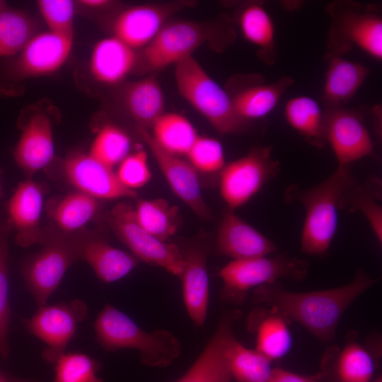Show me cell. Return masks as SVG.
<instances>
[{"mask_svg": "<svg viewBox=\"0 0 382 382\" xmlns=\"http://www.w3.org/2000/svg\"><path fill=\"white\" fill-rule=\"evenodd\" d=\"M377 280L359 271L347 284L308 292L289 291L273 283L256 288L253 301L299 323L317 339L327 342L334 338L347 308Z\"/></svg>", "mask_w": 382, "mask_h": 382, "instance_id": "6da1fadb", "label": "cell"}, {"mask_svg": "<svg viewBox=\"0 0 382 382\" xmlns=\"http://www.w3.org/2000/svg\"><path fill=\"white\" fill-rule=\"evenodd\" d=\"M350 166H340L320 183L307 189L289 187V201L305 209L301 236V252L323 255L328 250L338 224V211L345 194L357 183Z\"/></svg>", "mask_w": 382, "mask_h": 382, "instance_id": "7a4b0ae2", "label": "cell"}, {"mask_svg": "<svg viewBox=\"0 0 382 382\" xmlns=\"http://www.w3.org/2000/svg\"><path fill=\"white\" fill-rule=\"evenodd\" d=\"M94 330L104 349L137 350L141 361L149 366H167L180 354V343L173 333L166 330L146 332L110 304H106L98 316Z\"/></svg>", "mask_w": 382, "mask_h": 382, "instance_id": "3957f363", "label": "cell"}, {"mask_svg": "<svg viewBox=\"0 0 382 382\" xmlns=\"http://www.w3.org/2000/svg\"><path fill=\"white\" fill-rule=\"evenodd\" d=\"M180 94L221 134L241 131L245 124L236 114L231 95L192 57L175 65Z\"/></svg>", "mask_w": 382, "mask_h": 382, "instance_id": "277c9868", "label": "cell"}, {"mask_svg": "<svg viewBox=\"0 0 382 382\" xmlns=\"http://www.w3.org/2000/svg\"><path fill=\"white\" fill-rule=\"evenodd\" d=\"M83 233L66 235L59 231H44L40 242L43 248L25 260L22 274L38 307L46 304L68 269L81 260Z\"/></svg>", "mask_w": 382, "mask_h": 382, "instance_id": "5b68a950", "label": "cell"}, {"mask_svg": "<svg viewBox=\"0 0 382 382\" xmlns=\"http://www.w3.org/2000/svg\"><path fill=\"white\" fill-rule=\"evenodd\" d=\"M332 18L325 56H341L357 46L373 58L382 59V19L372 8L337 1L328 5Z\"/></svg>", "mask_w": 382, "mask_h": 382, "instance_id": "8992f818", "label": "cell"}, {"mask_svg": "<svg viewBox=\"0 0 382 382\" xmlns=\"http://www.w3.org/2000/svg\"><path fill=\"white\" fill-rule=\"evenodd\" d=\"M308 268L306 260L286 255L233 260L219 272L224 283L221 296L225 301L238 303L252 288L273 284L282 278L301 280Z\"/></svg>", "mask_w": 382, "mask_h": 382, "instance_id": "52a82bcc", "label": "cell"}, {"mask_svg": "<svg viewBox=\"0 0 382 382\" xmlns=\"http://www.w3.org/2000/svg\"><path fill=\"white\" fill-rule=\"evenodd\" d=\"M105 219L115 236L138 260L181 277L184 260L180 248L145 230L137 221L130 205L117 204L105 214Z\"/></svg>", "mask_w": 382, "mask_h": 382, "instance_id": "ba28073f", "label": "cell"}, {"mask_svg": "<svg viewBox=\"0 0 382 382\" xmlns=\"http://www.w3.org/2000/svg\"><path fill=\"white\" fill-rule=\"evenodd\" d=\"M216 30L192 21L167 22L143 49L138 62L146 72L160 71L192 56L211 38L219 37Z\"/></svg>", "mask_w": 382, "mask_h": 382, "instance_id": "9c48e42d", "label": "cell"}, {"mask_svg": "<svg viewBox=\"0 0 382 382\" xmlns=\"http://www.w3.org/2000/svg\"><path fill=\"white\" fill-rule=\"evenodd\" d=\"M277 161L271 147H257L247 155L226 164L219 174L221 196L230 210L252 199L277 173Z\"/></svg>", "mask_w": 382, "mask_h": 382, "instance_id": "30bf717a", "label": "cell"}, {"mask_svg": "<svg viewBox=\"0 0 382 382\" xmlns=\"http://www.w3.org/2000/svg\"><path fill=\"white\" fill-rule=\"evenodd\" d=\"M87 314L86 304L76 299L68 303L40 306L31 318L24 319L23 323L30 333L45 343L42 358L54 364L64 353L78 324Z\"/></svg>", "mask_w": 382, "mask_h": 382, "instance_id": "8fae6325", "label": "cell"}, {"mask_svg": "<svg viewBox=\"0 0 382 382\" xmlns=\"http://www.w3.org/2000/svg\"><path fill=\"white\" fill-rule=\"evenodd\" d=\"M325 139L338 166H350L364 157L373 155L374 143L362 117L344 106H325Z\"/></svg>", "mask_w": 382, "mask_h": 382, "instance_id": "7c38bea8", "label": "cell"}, {"mask_svg": "<svg viewBox=\"0 0 382 382\" xmlns=\"http://www.w3.org/2000/svg\"><path fill=\"white\" fill-rule=\"evenodd\" d=\"M62 173L76 191L98 200L134 197L137 193L125 187L113 169L88 153L70 154L62 164Z\"/></svg>", "mask_w": 382, "mask_h": 382, "instance_id": "4fadbf2b", "label": "cell"}, {"mask_svg": "<svg viewBox=\"0 0 382 382\" xmlns=\"http://www.w3.org/2000/svg\"><path fill=\"white\" fill-rule=\"evenodd\" d=\"M73 37L47 31L36 33L17 54L9 68V76L25 79L53 74L68 59Z\"/></svg>", "mask_w": 382, "mask_h": 382, "instance_id": "5bb4252c", "label": "cell"}, {"mask_svg": "<svg viewBox=\"0 0 382 382\" xmlns=\"http://www.w3.org/2000/svg\"><path fill=\"white\" fill-rule=\"evenodd\" d=\"M137 132L175 195L199 218L208 219L210 212L203 199L195 168L179 156L159 146L148 129L137 128Z\"/></svg>", "mask_w": 382, "mask_h": 382, "instance_id": "9a60e30c", "label": "cell"}, {"mask_svg": "<svg viewBox=\"0 0 382 382\" xmlns=\"http://www.w3.org/2000/svg\"><path fill=\"white\" fill-rule=\"evenodd\" d=\"M238 311L221 316L212 337L188 371L175 382H231L228 350L235 338L233 325Z\"/></svg>", "mask_w": 382, "mask_h": 382, "instance_id": "2e32d148", "label": "cell"}, {"mask_svg": "<svg viewBox=\"0 0 382 382\" xmlns=\"http://www.w3.org/2000/svg\"><path fill=\"white\" fill-rule=\"evenodd\" d=\"M43 190L31 178L18 184L8 201V225L16 231V242L21 247L40 243L44 231L40 228L43 209Z\"/></svg>", "mask_w": 382, "mask_h": 382, "instance_id": "e0dca14e", "label": "cell"}, {"mask_svg": "<svg viewBox=\"0 0 382 382\" xmlns=\"http://www.w3.org/2000/svg\"><path fill=\"white\" fill-rule=\"evenodd\" d=\"M178 8L177 4H142L123 10L112 24L115 37L134 50L143 49Z\"/></svg>", "mask_w": 382, "mask_h": 382, "instance_id": "ac0fdd59", "label": "cell"}, {"mask_svg": "<svg viewBox=\"0 0 382 382\" xmlns=\"http://www.w3.org/2000/svg\"><path fill=\"white\" fill-rule=\"evenodd\" d=\"M322 369L325 381L372 382L376 361L370 351L358 342L356 333H352L342 347L327 350Z\"/></svg>", "mask_w": 382, "mask_h": 382, "instance_id": "d6986e66", "label": "cell"}, {"mask_svg": "<svg viewBox=\"0 0 382 382\" xmlns=\"http://www.w3.org/2000/svg\"><path fill=\"white\" fill-rule=\"evenodd\" d=\"M54 156L53 129L50 117L44 112L35 113L22 127L13 149V158L28 178L42 170Z\"/></svg>", "mask_w": 382, "mask_h": 382, "instance_id": "ffe728a7", "label": "cell"}, {"mask_svg": "<svg viewBox=\"0 0 382 382\" xmlns=\"http://www.w3.org/2000/svg\"><path fill=\"white\" fill-rule=\"evenodd\" d=\"M216 245L219 252L233 260L267 256L276 250L275 244L230 210L219 225Z\"/></svg>", "mask_w": 382, "mask_h": 382, "instance_id": "44dd1931", "label": "cell"}, {"mask_svg": "<svg viewBox=\"0 0 382 382\" xmlns=\"http://www.w3.org/2000/svg\"><path fill=\"white\" fill-rule=\"evenodd\" d=\"M80 257L105 283L123 278L139 263L134 255L112 246L99 236L86 232L81 240Z\"/></svg>", "mask_w": 382, "mask_h": 382, "instance_id": "7402d4cb", "label": "cell"}, {"mask_svg": "<svg viewBox=\"0 0 382 382\" xmlns=\"http://www.w3.org/2000/svg\"><path fill=\"white\" fill-rule=\"evenodd\" d=\"M137 50L115 36L103 38L94 45L89 61L92 76L105 85L121 82L138 64Z\"/></svg>", "mask_w": 382, "mask_h": 382, "instance_id": "603a6c76", "label": "cell"}, {"mask_svg": "<svg viewBox=\"0 0 382 382\" xmlns=\"http://www.w3.org/2000/svg\"><path fill=\"white\" fill-rule=\"evenodd\" d=\"M182 253L184 268L180 278L185 305L195 326L202 327L207 315L209 295L207 255L201 248H191Z\"/></svg>", "mask_w": 382, "mask_h": 382, "instance_id": "cb8c5ba5", "label": "cell"}, {"mask_svg": "<svg viewBox=\"0 0 382 382\" xmlns=\"http://www.w3.org/2000/svg\"><path fill=\"white\" fill-rule=\"evenodd\" d=\"M328 68L323 98L325 106H344L357 93L369 74L366 66L342 58L325 56Z\"/></svg>", "mask_w": 382, "mask_h": 382, "instance_id": "d4e9b609", "label": "cell"}, {"mask_svg": "<svg viewBox=\"0 0 382 382\" xmlns=\"http://www.w3.org/2000/svg\"><path fill=\"white\" fill-rule=\"evenodd\" d=\"M122 99L126 110L137 128L148 129L164 113L163 92L152 75L127 84Z\"/></svg>", "mask_w": 382, "mask_h": 382, "instance_id": "484cf974", "label": "cell"}, {"mask_svg": "<svg viewBox=\"0 0 382 382\" xmlns=\"http://www.w3.org/2000/svg\"><path fill=\"white\" fill-rule=\"evenodd\" d=\"M294 83L287 76L270 83H254L231 96L235 111L244 122L267 115L277 105L282 96Z\"/></svg>", "mask_w": 382, "mask_h": 382, "instance_id": "4316f807", "label": "cell"}, {"mask_svg": "<svg viewBox=\"0 0 382 382\" xmlns=\"http://www.w3.org/2000/svg\"><path fill=\"white\" fill-rule=\"evenodd\" d=\"M256 331V349L271 361L284 357L292 345L287 321L278 312L270 308L260 309L251 316Z\"/></svg>", "mask_w": 382, "mask_h": 382, "instance_id": "83f0119b", "label": "cell"}, {"mask_svg": "<svg viewBox=\"0 0 382 382\" xmlns=\"http://www.w3.org/2000/svg\"><path fill=\"white\" fill-rule=\"evenodd\" d=\"M99 201L75 191L52 202L49 207V215L59 232L76 234L96 216L100 209Z\"/></svg>", "mask_w": 382, "mask_h": 382, "instance_id": "f1b7e54d", "label": "cell"}, {"mask_svg": "<svg viewBox=\"0 0 382 382\" xmlns=\"http://www.w3.org/2000/svg\"><path fill=\"white\" fill-rule=\"evenodd\" d=\"M288 124L311 145L323 147L326 143L325 112L316 100L308 96L291 98L284 108Z\"/></svg>", "mask_w": 382, "mask_h": 382, "instance_id": "f546056e", "label": "cell"}, {"mask_svg": "<svg viewBox=\"0 0 382 382\" xmlns=\"http://www.w3.org/2000/svg\"><path fill=\"white\" fill-rule=\"evenodd\" d=\"M243 37L259 48L260 57L268 64L276 59L274 28L267 10L259 3L242 8L238 18Z\"/></svg>", "mask_w": 382, "mask_h": 382, "instance_id": "4dcf8cb0", "label": "cell"}, {"mask_svg": "<svg viewBox=\"0 0 382 382\" xmlns=\"http://www.w3.org/2000/svg\"><path fill=\"white\" fill-rule=\"evenodd\" d=\"M151 129L156 144L177 156L186 155L199 136L186 117L175 112L162 114Z\"/></svg>", "mask_w": 382, "mask_h": 382, "instance_id": "1f68e13d", "label": "cell"}, {"mask_svg": "<svg viewBox=\"0 0 382 382\" xmlns=\"http://www.w3.org/2000/svg\"><path fill=\"white\" fill-rule=\"evenodd\" d=\"M134 211L138 223L162 241H167L178 229V209L163 199L139 200Z\"/></svg>", "mask_w": 382, "mask_h": 382, "instance_id": "d6a6232c", "label": "cell"}, {"mask_svg": "<svg viewBox=\"0 0 382 382\" xmlns=\"http://www.w3.org/2000/svg\"><path fill=\"white\" fill-rule=\"evenodd\" d=\"M35 34L32 17L8 6L0 11V57L17 55Z\"/></svg>", "mask_w": 382, "mask_h": 382, "instance_id": "836d02e7", "label": "cell"}, {"mask_svg": "<svg viewBox=\"0 0 382 382\" xmlns=\"http://www.w3.org/2000/svg\"><path fill=\"white\" fill-rule=\"evenodd\" d=\"M232 378L237 382H268L272 361L257 349L246 348L235 337L228 354Z\"/></svg>", "mask_w": 382, "mask_h": 382, "instance_id": "e575fe53", "label": "cell"}, {"mask_svg": "<svg viewBox=\"0 0 382 382\" xmlns=\"http://www.w3.org/2000/svg\"><path fill=\"white\" fill-rule=\"evenodd\" d=\"M379 184L372 181L365 185L357 183L344 195L340 209L358 211L369 222L377 239L382 242V208L379 204Z\"/></svg>", "mask_w": 382, "mask_h": 382, "instance_id": "d590c367", "label": "cell"}, {"mask_svg": "<svg viewBox=\"0 0 382 382\" xmlns=\"http://www.w3.org/2000/svg\"><path fill=\"white\" fill-rule=\"evenodd\" d=\"M131 139L121 128L105 124L98 131L88 151L92 157L113 168L129 154Z\"/></svg>", "mask_w": 382, "mask_h": 382, "instance_id": "8d00e7d4", "label": "cell"}, {"mask_svg": "<svg viewBox=\"0 0 382 382\" xmlns=\"http://www.w3.org/2000/svg\"><path fill=\"white\" fill-rule=\"evenodd\" d=\"M54 365V382H103L97 376L98 361L87 354L64 352Z\"/></svg>", "mask_w": 382, "mask_h": 382, "instance_id": "74e56055", "label": "cell"}, {"mask_svg": "<svg viewBox=\"0 0 382 382\" xmlns=\"http://www.w3.org/2000/svg\"><path fill=\"white\" fill-rule=\"evenodd\" d=\"M186 155L197 171L220 173L226 166L222 144L214 138L199 136Z\"/></svg>", "mask_w": 382, "mask_h": 382, "instance_id": "f35d334b", "label": "cell"}, {"mask_svg": "<svg viewBox=\"0 0 382 382\" xmlns=\"http://www.w3.org/2000/svg\"><path fill=\"white\" fill-rule=\"evenodd\" d=\"M8 229L0 225V354L6 357L8 353V331L10 309L8 300Z\"/></svg>", "mask_w": 382, "mask_h": 382, "instance_id": "ab89813d", "label": "cell"}, {"mask_svg": "<svg viewBox=\"0 0 382 382\" xmlns=\"http://www.w3.org/2000/svg\"><path fill=\"white\" fill-rule=\"evenodd\" d=\"M38 10L53 33L74 37V3L71 0H39Z\"/></svg>", "mask_w": 382, "mask_h": 382, "instance_id": "60d3db41", "label": "cell"}, {"mask_svg": "<svg viewBox=\"0 0 382 382\" xmlns=\"http://www.w3.org/2000/svg\"><path fill=\"white\" fill-rule=\"evenodd\" d=\"M121 183L134 190L146 185L151 178L148 156L144 149L129 154L118 165L116 172Z\"/></svg>", "mask_w": 382, "mask_h": 382, "instance_id": "b9f144b4", "label": "cell"}, {"mask_svg": "<svg viewBox=\"0 0 382 382\" xmlns=\"http://www.w3.org/2000/svg\"><path fill=\"white\" fill-rule=\"evenodd\" d=\"M268 382H325L323 375L303 376L282 369H274Z\"/></svg>", "mask_w": 382, "mask_h": 382, "instance_id": "7bdbcfd3", "label": "cell"}, {"mask_svg": "<svg viewBox=\"0 0 382 382\" xmlns=\"http://www.w3.org/2000/svg\"><path fill=\"white\" fill-rule=\"evenodd\" d=\"M77 2L86 8L94 9L106 8L112 4L108 0H80Z\"/></svg>", "mask_w": 382, "mask_h": 382, "instance_id": "ee69618b", "label": "cell"}, {"mask_svg": "<svg viewBox=\"0 0 382 382\" xmlns=\"http://www.w3.org/2000/svg\"><path fill=\"white\" fill-rule=\"evenodd\" d=\"M0 382H37L35 380L13 378L6 375L0 378Z\"/></svg>", "mask_w": 382, "mask_h": 382, "instance_id": "f6af8a7d", "label": "cell"}, {"mask_svg": "<svg viewBox=\"0 0 382 382\" xmlns=\"http://www.w3.org/2000/svg\"><path fill=\"white\" fill-rule=\"evenodd\" d=\"M8 6L5 1L0 0V11Z\"/></svg>", "mask_w": 382, "mask_h": 382, "instance_id": "bcb514c9", "label": "cell"}, {"mask_svg": "<svg viewBox=\"0 0 382 382\" xmlns=\"http://www.w3.org/2000/svg\"><path fill=\"white\" fill-rule=\"evenodd\" d=\"M3 196V190H2V186L1 183V171H0V199Z\"/></svg>", "mask_w": 382, "mask_h": 382, "instance_id": "7dc6e473", "label": "cell"}, {"mask_svg": "<svg viewBox=\"0 0 382 382\" xmlns=\"http://www.w3.org/2000/svg\"><path fill=\"white\" fill-rule=\"evenodd\" d=\"M372 382H382L381 377L380 376V377H378V378H377L373 380Z\"/></svg>", "mask_w": 382, "mask_h": 382, "instance_id": "c3c4849f", "label": "cell"}, {"mask_svg": "<svg viewBox=\"0 0 382 382\" xmlns=\"http://www.w3.org/2000/svg\"><path fill=\"white\" fill-rule=\"evenodd\" d=\"M4 375V374H1V373L0 372V378H1Z\"/></svg>", "mask_w": 382, "mask_h": 382, "instance_id": "681fc988", "label": "cell"}]
</instances>
